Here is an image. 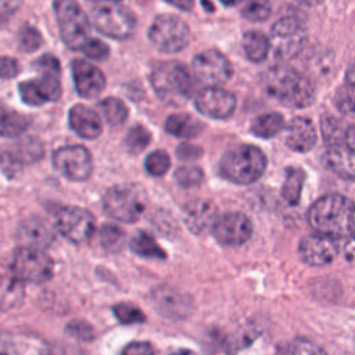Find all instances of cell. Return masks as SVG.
I'll use <instances>...</instances> for the list:
<instances>
[{
	"label": "cell",
	"mask_w": 355,
	"mask_h": 355,
	"mask_svg": "<svg viewBox=\"0 0 355 355\" xmlns=\"http://www.w3.org/2000/svg\"><path fill=\"white\" fill-rule=\"evenodd\" d=\"M308 222L323 236L340 239L355 233V204L343 194H326L308 209Z\"/></svg>",
	"instance_id": "cell-1"
},
{
	"label": "cell",
	"mask_w": 355,
	"mask_h": 355,
	"mask_svg": "<svg viewBox=\"0 0 355 355\" xmlns=\"http://www.w3.org/2000/svg\"><path fill=\"white\" fill-rule=\"evenodd\" d=\"M261 82L265 92L286 107L304 108L315 100L312 82L294 68L273 65L261 75Z\"/></svg>",
	"instance_id": "cell-2"
},
{
	"label": "cell",
	"mask_w": 355,
	"mask_h": 355,
	"mask_svg": "<svg viewBox=\"0 0 355 355\" xmlns=\"http://www.w3.org/2000/svg\"><path fill=\"white\" fill-rule=\"evenodd\" d=\"M219 169L225 179L237 184H250L263 175L266 157L255 146L239 144L223 154Z\"/></svg>",
	"instance_id": "cell-3"
},
{
	"label": "cell",
	"mask_w": 355,
	"mask_h": 355,
	"mask_svg": "<svg viewBox=\"0 0 355 355\" xmlns=\"http://www.w3.org/2000/svg\"><path fill=\"white\" fill-rule=\"evenodd\" d=\"M154 92L168 105L179 107L191 94L193 82L186 67L178 61H164L151 72Z\"/></svg>",
	"instance_id": "cell-4"
},
{
	"label": "cell",
	"mask_w": 355,
	"mask_h": 355,
	"mask_svg": "<svg viewBox=\"0 0 355 355\" xmlns=\"http://www.w3.org/2000/svg\"><path fill=\"white\" fill-rule=\"evenodd\" d=\"M147 197L144 190L137 184H116L111 187L103 200L105 212L121 222H136L144 208Z\"/></svg>",
	"instance_id": "cell-5"
},
{
	"label": "cell",
	"mask_w": 355,
	"mask_h": 355,
	"mask_svg": "<svg viewBox=\"0 0 355 355\" xmlns=\"http://www.w3.org/2000/svg\"><path fill=\"white\" fill-rule=\"evenodd\" d=\"M92 21L98 32L114 39L129 37L136 26L133 12L126 6L114 1L94 3Z\"/></svg>",
	"instance_id": "cell-6"
},
{
	"label": "cell",
	"mask_w": 355,
	"mask_h": 355,
	"mask_svg": "<svg viewBox=\"0 0 355 355\" xmlns=\"http://www.w3.org/2000/svg\"><path fill=\"white\" fill-rule=\"evenodd\" d=\"M306 37L308 33L304 22L294 15H286L273 24L269 43L275 57L287 61L301 53Z\"/></svg>",
	"instance_id": "cell-7"
},
{
	"label": "cell",
	"mask_w": 355,
	"mask_h": 355,
	"mask_svg": "<svg viewBox=\"0 0 355 355\" xmlns=\"http://www.w3.org/2000/svg\"><path fill=\"white\" fill-rule=\"evenodd\" d=\"M54 11L64 43L69 49L82 50L90 39V22L82 7L75 1L61 0L54 3Z\"/></svg>",
	"instance_id": "cell-8"
},
{
	"label": "cell",
	"mask_w": 355,
	"mask_h": 355,
	"mask_svg": "<svg viewBox=\"0 0 355 355\" xmlns=\"http://www.w3.org/2000/svg\"><path fill=\"white\" fill-rule=\"evenodd\" d=\"M148 39L164 53H176L183 50L190 39L187 24L176 15H158L148 29Z\"/></svg>",
	"instance_id": "cell-9"
},
{
	"label": "cell",
	"mask_w": 355,
	"mask_h": 355,
	"mask_svg": "<svg viewBox=\"0 0 355 355\" xmlns=\"http://www.w3.org/2000/svg\"><path fill=\"white\" fill-rule=\"evenodd\" d=\"M54 262L53 259L43 251L37 248L21 247L11 263L12 273L21 282L31 283H44L53 276Z\"/></svg>",
	"instance_id": "cell-10"
},
{
	"label": "cell",
	"mask_w": 355,
	"mask_h": 355,
	"mask_svg": "<svg viewBox=\"0 0 355 355\" xmlns=\"http://www.w3.org/2000/svg\"><path fill=\"white\" fill-rule=\"evenodd\" d=\"M193 72L196 78L208 85V87H218L229 80L233 68L230 61L220 51L205 50L194 57Z\"/></svg>",
	"instance_id": "cell-11"
},
{
	"label": "cell",
	"mask_w": 355,
	"mask_h": 355,
	"mask_svg": "<svg viewBox=\"0 0 355 355\" xmlns=\"http://www.w3.org/2000/svg\"><path fill=\"white\" fill-rule=\"evenodd\" d=\"M58 232L73 243H83L92 237L96 227L94 216L80 207H64L57 212Z\"/></svg>",
	"instance_id": "cell-12"
},
{
	"label": "cell",
	"mask_w": 355,
	"mask_h": 355,
	"mask_svg": "<svg viewBox=\"0 0 355 355\" xmlns=\"http://www.w3.org/2000/svg\"><path fill=\"white\" fill-rule=\"evenodd\" d=\"M53 164L58 172L71 180H85L92 173V157L83 146H65L53 155Z\"/></svg>",
	"instance_id": "cell-13"
},
{
	"label": "cell",
	"mask_w": 355,
	"mask_h": 355,
	"mask_svg": "<svg viewBox=\"0 0 355 355\" xmlns=\"http://www.w3.org/2000/svg\"><path fill=\"white\" fill-rule=\"evenodd\" d=\"M212 234L223 245H241L252 236V222L241 212H227L216 218Z\"/></svg>",
	"instance_id": "cell-14"
},
{
	"label": "cell",
	"mask_w": 355,
	"mask_h": 355,
	"mask_svg": "<svg viewBox=\"0 0 355 355\" xmlns=\"http://www.w3.org/2000/svg\"><path fill=\"white\" fill-rule=\"evenodd\" d=\"M298 252L305 263L311 266H324L337 257L338 243L333 237L313 233L300 241Z\"/></svg>",
	"instance_id": "cell-15"
},
{
	"label": "cell",
	"mask_w": 355,
	"mask_h": 355,
	"mask_svg": "<svg viewBox=\"0 0 355 355\" xmlns=\"http://www.w3.org/2000/svg\"><path fill=\"white\" fill-rule=\"evenodd\" d=\"M197 110L215 119H226L236 110V97L220 87H207L196 97Z\"/></svg>",
	"instance_id": "cell-16"
},
{
	"label": "cell",
	"mask_w": 355,
	"mask_h": 355,
	"mask_svg": "<svg viewBox=\"0 0 355 355\" xmlns=\"http://www.w3.org/2000/svg\"><path fill=\"white\" fill-rule=\"evenodd\" d=\"M21 98L29 105H42L47 101H55L61 96V85L57 75L43 73L33 80L21 82L19 86Z\"/></svg>",
	"instance_id": "cell-17"
},
{
	"label": "cell",
	"mask_w": 355,
	"mask_h": 355,
	"mask_svg": "<svg viewBox=\"0 0 355 355\" xmlns=\"http://www.w3.org/2000/svg\"><path fill=\"white\" fill-rule=\"evenodd\" d=\"M72 73H73L76 92L79 93L80 97H85V98L97 97L105 86L104 73L97 67H94L93 64L85 60H73Z\"/></svg>",
	"instance_id": "cell-18"
},
{
	"label": "cell",
	"mask_w": 355,
	"mask_h": 355,
	"mask_svg": "<svg viewBox=\"0 0 355 355\" xmlns=\"http://www.w3.org/2000/svg\"><path fill=\"white\" fill-rule=\"evenodd\" d=\"M216 205L211 200L197 198L186 204L183 216L186 226L194 234H201L208 229H212L216 220Z\"/></svg>",
	"instance_id": "cell-19"
},
{
	"label": "cell",
	"mask_w": 355,
	"mask_h": 355,
	"mask_svg": "<svg viewBox=\"0 0 355 355\" xmlns=\"http://www.w3.org/2000/svg\"><path fill=\"white\" fill-rule=\"evenodd\" d=\"M284 140L287 147L293 151L306 153L315 147L318 133L311 119L305 116H295L287 126Z\"/></svg>",
	"instance_id": "cell-20"
},
{
	"label": "cell",
	"mask_w": 355,
	"mask_h": 355,
	"mask_svg": "<svg viewBox=\"0 0 355 355\" xmlns=\"http://www.w3.org/2000/svg\"><path fill=\"white\" fill-rule=\"evenodd\" d=\"M157 311L171 319H182L190 312V301L182 293L171 287H158L153 293Z\"/></svg>",
	"instance_id": "cell-21"
},
{
	"label": "cell",
	"mask_w": 355,
	"mask_h": 355,
	"mask_svg": "<svg viewBox=\"0 0 355 355\" xmlns=\"http://www.w3.org/2000/svg\"><path fill=\"white\" fill-rule=\"evenodd\" d=\"M17 237L22 247L43 250L53 243L54 233L43 219L31 218L19 225L17 230Z\"/></svg>",
	"instance_id": "cell-22"
},
{
	"label": "cell",
	"mask_w": 355,
	"mask_h": 355,
	"mask_svg": "<svg viewBox=\"0 0 355 355\" xmlns=\"http://www.w3.org/2000/svg\"><path fill=\"white\" fill-rule=\"evenodd\" d=\"M69 123L71 128L85 139H94L100 136L103 130L98 114L83 104H76L71 108Z\"/></svg>",
	"instance_id": "cell-23"
},
{
	"label": "cell",
	"mask_w": 355,
	"mask_h": 355,
	"mask_svg": "<svg viewBox=\"0 0 355 355\" xmlns=\"http://www.w3.org/2000/svg\"><path fill=\"white\" fill-rule=\"evenodd\" d=\"M324 161L327 166L340 178L355 180V151L344 143L329 147Z\"/></svg>",
	"instance_id": "cell-24"
},
{
	"label": "cell",
	"mask_w": 355,
	"mask_h": 355,
	"mask_svg": "<svg viewBox=\"0 0 355 355\" xmlns=\"http://www.w3.org/2000/svg\"><path fill=\"white\" fill-rule=\"evenodd\" d=\"M25 297L24 283L17 277L0 276V309L10 311L19 306Z\"/></svg>",
	"instance_id": "cell-25"
},
{
	"label": "cell",
	"mask_w": 355,
	"mask_h": 355,
	"mask_svg": "<svg viewBox=\"0 0 355 355\" xmlns=\"http://www.w3.org/2000/svg\"><path fill=\"white\" fill-rule=\"evenodd\" d=\"M165 129L168 133L176 137L191 139L200 135V132L202 130V125L198 119L193 118L189 114H172L165 122Z\"/></svg>",
	"instance_id": "cell-26"
},
{
	"label": "cell",
	"mask_w": 355,
	"mask_h": 355,
	"mask_svg": "<svg viewBox=\"0 0 355 355\" xmlns=\"http://www.w3.org/2000/svg\"><path fill=\"white\" fill-rule=\"evenodd\" d=\"M28 128V118L0 101V136L17 137Z\"/></svg>",
	"instance_id": "cell-27"
},
{
	"label": "cell",
	"mask_w": 355,
	"mask_h": 355,
	"mask_svg": "<svg viewBox=\"0 0 355 355\" xmlns=\"http://www.w3.org/2000/svg\"><path fill=\"white\" fill-rule=\"evenodd\" d=\"M243 49L250 61L262 62L270 50L269 37L259 31H248L243 36Z\"/></svg>",
	"instance_id": "cell-28"
},
{
	"label": "cell",
	"mask_w": 355,
	"mask_h": 355,
	"mask_svg": "<svg viewBox=\"0 0 355 355\" xmlns=\"http://www.w3.org/2000/svg\"><path fill=\"white\" fill-rule=\"evenodd\" d=\"M305 172L297 166H288L286 169V178L282 186V196L290 205H297L305 183Z\"/></svg>",
	"instance_id": "cell-29"
},
{
	"label": "cell",
	"mask_w": 355,
	"mask_h": 355,
	"mask_svg": "<svg viewBox=\"0 0 355 355\" xmlns=\"http://www.w3.org/2000/svg\"><path fill=\"white\" fill-rule=\"evenodd\" d=\"M286 121L279 112H266L257 116L251 123V132L262 139H270L284 129Z\"/></svg>",
	"instance_id": "cell-30"
},
{
	"label": "cell",
	"mask_w": 355,
	"mask_h": 355,
	"mask_svg": "<svg viewBox=\"0 0 355 355\" xmlns=\"http://www.w3.org/2000/svg\"><path fill=\"white\" fill-rule=\"evenodd\" d=\"M130 248L133 252H136L140 257H148V258H165V251L157 244L155 239L146 233V232H137L133 239L130 240Z\"/></svg>",
	"instance_id": "cell-31"
},
{
	"label": "cell",
	"mask_w": 355,
	"mask_h": 355,
	"mask_svg": "<svg viewBox=\"0 0 355 355\" xmlns=\"http://www.w3.org/2000/svg\"><path fill=\"white\" fill-rule=\"evenodd\" d=\"M320 129L323 139L330 144V147L344 143L347 128H344L343 122L336 116L324 115L320 118Z\"/></svg>",
	"instance_id": "cell-32"
},
{
	"label": "cell",
	"mask_w": 355,
	"mask_h": 355,
	"mask_svg": "<svg viewBox=\"0 0 355 355\" xmlns=\"http://www.w3.org/2000/svg\"><path fill=\"white\" fill-rule=\"evenodd\" d=\"M104 118L111 125H122L128 118V108L122 100L115 97H108L100 103Z\"/></svg>",
	"instance_id": "cell-33"
},
{
	"label": "cell",
	"mask_w": 355,
	"mask_h": 355,
	"mask_svg": "<svg viewBox=\"0 0 355 355\" xmlns=\"http://www.w3.org/2000/svg\"><path fill=\"white\" fill-rule=\"evenodd\" d=\"M125 232L112 223L103 225L100 229V240L104 248L108 251H119L125 244Z\"/></svg>",
	"instance_id": "cell-34"
},
{
	"label": "cell",
	"mask_w": 355,
	"mask_h": 355,
	"mask_svg": "<svg viewBox=\"0 0 355 355\" xmlns=\"http://www.w3.org/2000/svg\"><path fill=\"white\" fill-rule=\"evenodd\" d=\"M336 107L348 116L355 118V83H345L338 87L334 96Z\"/></svg>",
	"instance_id": "cell-35"
},
{
	"label": "cell",
	"mask_w": 355,
	"mask_h": 355,
	"mask_svg": "<svg viewBox=\"0 0 355 355\" xmlns=\"http://www.w3.org/2000/svg\"><path fill=\"white\" fill-rule=\"evenodd\" d=\"M22 164L24 162H35L42 158L43 147L39 140L33 137H26L17 146L15 151L12 153Z\"/></svg>",
	"instance_id": "cell-36"
},
{
	"label": "cell",
	"mask_w": 355,
	"mask_h": 355,
	"mask_svg": "<svg viewBox=\"0 0 355 355\" xmlns=\"http://www.w3.org/2000/svg\"><path fill=\"white\" fill-rule=\"evenodd\" d=\"M144 165L150 175L162 176L168 172V169L171 166V158L166 151L155 150L147 155Z\"/></svg>",
	"instance_id": "cell-37"
},
{
	"label": "cell",
	"mask_w": 355,
	"mask_h": 355,
	"mask_svg": "<svg viewBox=\"0 0 355 355\" xmlns=\"http://www.w3.org/2000/svg\"><path fill=\"white\" fill-rule=\"evenodd\" d=\"M150 139H151L150 132L146 128L136 125L128 132L125 137V144L130 153L136 154L143 151L147 147V144L150 143Z\"/></svg>",
	"instance_id": "cell-38"
},
{
	"label": "cell",
	"mask_w": 355,
	"mask_h": 355,
	"mask_svg": "<svg viewBox=\"0 0 355 355\" xmlns=\"http://www.w3.org/2000/svg\"><path fill=\"white\" fill-rule=\"evenodd\" d=\"M42 42L43 40H42L40 32L31 25H24L18 31V46L25 53H32V51L37 50L40 47Z\"/></svg>",
	"instance_id": "cell-39"
},
{
	"label": "cell",
	"mask_w": 355,
	"mask_h": 355,
	"mask_svg": "<svg viewBox=\"0 0 355 355\" xmlns=\"http://www.w3.org/2000/svg\"><path fill=\"white\" fill-rule=\"evenodd\" d=\"M112 309H114V313L118 318V320L122 323L132 324V323H141L146 320L143 311L140 308L135 306L133 304L119 302V304L114 305Z\"/></svg>",
	"instance_id": "cell-40"
},
{
	"label": "cell",
	"mask_w": 355,
	"mask_h": 355,
	"mask_svg": "<svg viewBox=\"0 0 355 355\" xmlns=\"http://www.w3.org/2000/svg\"><path fill=\"white\" fill-rule=\"evenodd\" d=\"M175 178H176V182L182 187H194L202 182L204 173L198 166L186 165V166H180L176 169Z\"/></svg>",
	"instance_id": "cell-41"
},
{
	"label": "cell",
	"mask_w": 355,
	"mask_h": 355,
	"mask_svg": "<svg viewBox=\"0 0 355 355\" xmlns=\"http://www.w3.org/2000/svg\"><path fill=\"white\" fill-rule=\"evenodd\" d=\"M241 14L250 21H265L272 14V6L268 1H250L243 7Z\"/></svg>",
	"instance_id": "cell-42"
},
{
	"label": "cell",
	"mask_w": 355,
	"mask_h": 355,
	"mask_svg": "<svg viewBox=\"0 0 355 355\" xmlns=\"http://www.w3.org/2000/svg\"><path fill=\"white\" fill-rule=\"evenodd\" d=\"M288 355H327V354L319 345H316L305 338H297L290 345Z\"/></svg>",
	"instance_id": "cell-43"
},
{
	"label": "cell",
	"mask_w": 355,
	"mask_h": 355,
	"mask_svg": "<svg viewBox=\"0 0 355 355\" xmlns=\"http://www.w3.org/2000/svg\"><path fill=\"white\" fill-rule=\"evenodd\" d=\"M0 169L10 179L15 178L22 171V162L12 153L0 154Z\"/></svg>",
	"instance_id": "cell-44"
},
{
	"label": "cell",
	"mask_w": 355,
	"mask_h": 355,
	"mask_svg": "<svg viewBox=\"0 0 355 355\" xmlns=\"http://www.w3.org/2000/svg\"><path fill=\"white\" fill-rule=\"evenodd\" d=\"M82 51L85 53V55H87L89 58H93L96 61H101L105 60L108 57L110 49L108 46L98 40V39H89V42L82 47Z\"/></svg>",
	"instance_id": "cell-45"
},
{
	"label": "cell",
	"mask_w": 355,
	"mask_h": 355,
	"mask_svg": "<svg viewBox=\"0 0 355 355\" xmlns=\"http://www.w3.org/2000/svg\"><path fill=\"white\" fill-rule=\"evenodd\" d=\"M67 333L72 337H76L78 340L90 341L94 338V330L93 327L85 322V320H72L67 326Z\"/></svg>",
	"instance_id": "cell-46"
},
{
	"label": "cell",
	"mask_w": 355,
	"mask_h": 355,
	"mask_svg": "<svg viewBox=\"0 0 355 355\" xmlns=\"http://www.w3.org/2000/svg\"><path fill=\"white\" fill-rule=\"evenodd\" d=\"M42 355H87V354L76 345H71L65 343H53L44 347Z\"/></svg>",
	"instance_id": "cell-47"
},
{
	"label": "cell",
	"mask_w": 355,
	"mask_h": 355,
	"mask_svg": "<svg viewBox=\"0 0 355 355\" xmlns=\"http://www.w3.org/2000/svg\"><path fill=\"white\" fill-rule=\"evenodd\" d=\"M35 67L40 69L43 73H50V75H58L60 73V64L55 57L50 54H44L39 60L35 61Z\"/></svg>",
	"instance_id": "cell-48"
},
{
	"label": "cell",
	"mask_w": 355,
	"mask_h": 355,
	"mask_svg": "<svg viewBox=\"0 0 355 355\" xmlns=\"http://www.w3.org/2000/svg\"><path fill=\"white\" fill-rule=\"evenodd\" d=\"M121 355H154V348L147 341H133L122 349Z\"/></svg>",
	"instance_id": "cell-49"
},
{
	"label": "cell",
	"mask_w": 355,
	"mask_h": 355,
	"mask_svg": "<svg viewBox=\"0 0 355 355\" xmlns=\"http://www.w3.org/2000/svg\"><path fill=\"white\" fill-rule=\"evenodd\" d=\"M19 72V64L11 57H0V78L11 79Z\"/></svg>",
	"instance_id": "cell-50"
},
{
	"label": "cell",
	"mask_w": 355,
	"mask_h": 355,
	"mask_svg": "<svg viewBox=\"0 0 355 355\" xmlns=\"http://www.w3.org/2000/svg\"><path fill=\"white\" fill-rule=\"evenodd\" d=\"M344 255L349 263L355 265V233H352L347 239V241L344 244Z\"/></svg>",
	"instance_id": "cell-51"
},
{
	"label": "cell",
	"mask_w": 355,
	"mask_h": 355,
	"mask_svg": "<svg viewBox=\"0 0 355 355\" xmlns=\"http://www.w3.org/2000/svg\"><path fill=\"white\" fill-rule=\"evenodd\" d=\"M200 153H201L200 148H196L194 146H190V144H182L178 148V154L180 158H197Z\"/></svg>",
	"instance_id": "cell-52"
},
{
	"label": "cell",
	"mask_w": 355,
	"mask_h": 355,
	"mask_svg": "<svg viewBox=\"0 0 355 355\" xmlns=\"http://www.w3.org/2000/svg\"><path fill=\"white\" fill-rule=\"evenodd\" d=\"M19 6V1H0V18L10 17Z\"/></svg>",
	"instance_id": "cell-53"
},
{
	"label": "cell",
	"mask_w": 355,
	"mask_h": 355,
	"mask_svg": "<svg viewBox=\"0 0 355 355\" xmlns=\"http://www.w3.org/2000/svg\"><path fill=\"white\" fill-rule=\"evenodd\" d=\"M345 146H348L351 150L355 151V125H351L347 128L345 133Z\"/></svg>",
	"instance_id": "cell-54"
},
{
	"label": "cell",
	"mask_w": 355,
	"mask_h": 355,
	"mask_svg": "<svg viewBox=\"0 0 355 355\" xmlns=\"http://www.w3.org/2000/svg\"><path fill=\"white\" fill-rule=\"evenodd\" d=\"M171 4H173L179 8H186V10H190L193 7L191 1H176V0H173V1H171Z\"/></svg>",
	"instance_id": "cell-55"
},
{
	"label": "cell",
	"mask_w": 355,
	"mask_h": 355,
	"mask_svg": "<svg viewBox=\"0 0 355 355\" xmlns=\"http://www.w3.org/2000/svg\"><path fill=\"white\" fill-rule=\"evenodd\" d=\"M171 355H196V354L193 351H190V349H178V351L172 352Z\"/></svg>",
	"instance_id": "cell-56"
}]
</instances>
